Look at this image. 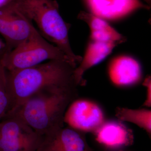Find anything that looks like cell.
Returning a JSON list of instances; mask_svg holds the SVG:
<instances>
[{"label": "cell", "mask_w": 151, "mask_h": 151, "mask_svg": "<svg viewBox=\"0 0 151 151\" xmlns=\"http://www.w3.org/2000/svg\"><path fill=\"white\" fill-rule=\"evenodd\" d=\"M78 17L89 26L92 41L115 42L119 44L126 41L123 35L103 19L83 11L79 13Z\"/></svg>", "instance_id": "obj_13"}, {"label": "cell", "mask_w": 151, "mask_h": 151, "mask_svg": "<svg viewBox=\"0 0 151 151\" xmlns=\"http://www.w3.org/2000/svg\"><path fill=\"white\" fill-rule=\"evenodd\" d=\"M144 1H145L147 3L149 4H150L151 0H144Z\"/></svg>", "instance_id": "obj_19"}, {"label": "cell", "mask_w": 151, "mask_h": 151, "mask_svg": "<svg viewBox=\"0 0 151 151\" xmlns=\"http://www.w3.org/2000/svg\"><path fill=\"white\" fill-rule=\"evenodd\" d=\"M16 1L17 0H0V8Z\"/></svg>", "instance_id": "obj_17"}, {"label": "cell", "mask_w": 151, "mask_h": 151, "mask_svg": "<svg viewBox=\"0 0 151 151\" xmlns=\"http://www.w3.org/2000/svg\"><path fill=\"white\" fill-rule=\"evenodd\" d=\"M35 151H92L81 133L59 127L42 135Z\"/></svg>", "instance_id": "obj_8"}, {"label": "cell", "mask_w": 151, "mask_h": 151, "mask_svg": "<svg viewBox=\"0 0 151 151\" xmlns=\"http://www.w3.org/2000/svg\"><path fill=\"white\" fill-rule=\"evenodd\" d=\"M42 137L15 117H4L0 122V151H35Z\"/></svg>", "instance_id": "obj_6"}, {"label": "cell", "mask_w": 151, "mask_h": 151, "mask_svg": "<svg viewBox=\"0 0 151 151\" xmlns=\"http://www.w3.org/2000/svg\"><path fill=\"white\" fill-rule=\"evenodd\" d=\"M11 107L10 96L6 80V70L3 65L0 52V122Z\"/></svg>", "instance_id": "obj_15"}, {"label": "cell", "mask_w": 151, "mask_h": 151, "mask_svg": "<svg viewBox=\"0 0 151 151\" xmlns=\"http://www.w3.org/2000/svg\"><path fill=\"white\" fill-rule=\"evenodd\" d=\"M14 2L27 17L35 23L42 37L54 44L76 64L81 62L82 57L75 54L70 45V24L60 16L56 1L17 0Z\"/></svg>", "instance_id": "obj_3"}, {"label": "cell", "mask_w": 151, "mask_h": 151, "mask_svg": "<svg viewBox=\"0 0 151 151\" xmlns=\"http://www.w3.org/2000/svg\"><path fill=\"white\" fill-rule=\"evenodd\" d=\"M119 121L130 122L151 134V111L146 109H131L119 108L116 111Z\"/></svg>", "instance_id": "obj_14"}, {"label": "cell", "mask_w": 151, "mask_h": 151, "mask_svg": "<svg viewBox=\"0 0 151 151\" xmlns=\"http://www.w3.org/2000/svg\"><path fill=\"white\" fill-rule=\"evenodd\" d=\"M108 75L110 81L117 87H130L139 84L142 78L139 63L134 58L120 55L109 63Z\"/></svg>", "instance_id": "obj_11"}, {"label": "cell", "mask_w": 151, "mask_h": 151, "mask_svg": "<svg viewBox=\"0 0 151 151\" xmlns=\"http://www.w3.org/2000/svg\"><path fill=\"white\" fill-rule=\"evenodd\" d=\"M143 85L146 88V100L143 106L151 107V80L150 76L145 78Z\"/></svg>", "instance_id": "obj_16"}, {"label": "cell", "mask_w": 151, "mask_h": 151, "mask_svg": "<svg viewBox=\"0 0 151 151\" xmlns=\"http://www.w3.org/2000/svg\"><path fill=\"white\" fill-rule=\"evenodd\" d=\"M6 70L23 69L41 64L45 60H58L76 64L56 46L50 43L40 33L10 51L0 52Z\"/></svg>", "instance_id": "obj_4"}, {"label": "cell", "mask_w": 151, "mask_h": 151, "mask_svg": "<svg viewBox=\"0 0 151 151\" xmlns=\"http://www.w3.org/2000/svg\"><path fill=\"white\" fill-rule=\"evenodd\" d=\"M95 140L110 151H120L134 141L132 130L120 121L104 122L94 132Z\"/></svg>", "instance_id": "obj_9"}, {"label": "cell", "mask_w": 151, "mask_h": 151, "mask_svg": "<svg viewBox=\"0 0 151 151\" xmlns=\"http://www.w3.org/2000/svg\"><path fill=\"white\" fill-rule=\"evenodd\" d=\"M38 33L14 2L0 8V34L5 40L6 52L16 48Z\"/></svg>", "instance_id": "obj_5"}, {"label": "cell", "mask_w": 151, "mask_h": 151, "mask_svg": "<svg viewBox=\"0 0 151 151\" xmlns=\"http://www.w3.org/2000/svg\"><path fill=\"white\" fill-rule=\"evenodd\" d=\"M115 42H102L91 41L86 47L79 66L75 68L74 77L76 85H83V76L86 70L105 59L118 45Z\"/></svg>", "instance_id": "obj_12"}, {"label": "cell", "mask_w": 151, "mask_h": 151, "mask_svg": "<svg viewBox=\"0 0 151 151\" xmlns=\"http://www.w3.org/2000/svg\"><path fill=\"white\" fill-rule=\"evenodd\" d=\"M6 47L5 42H4L0 38V51L3 50Z\"/></svg>", "instance_id": "obj_18"}, {"label": "cell", "mask_w": 151, "mask_h": 151, "mask_svg": "<svg viewBox=\"0 0 151 151\" xmlns=\"http://www.w3.org/2000/svg\"><path fill=\"white\" fill-rule=\"evenodd\" d=\"M75 66L64 60H52L32 67L6 70L11 110L32 94L49 88L70 89L77 86Z\"/></svg>", "instance_id": "obj_1"}, {"label": "cell", "mask_w": 151, "mask_h": 151, "mask_svg": "<svg viewBox=\"0 0 151 151\" xmlns=\"http://www.w3.org/2000/svg\"><path fill=\"white\" fill-rule=\"evenodd\" d=\"M123 151V150H121V151Z\"/></svg>", "instance_id": "obj_20"}, {"label": "cell", "mask_w": 151, "mask_h": 151, "mask_svg": "<svg viewBox=\"0 0 151 151\" xmlns=\"http://www.w3.org/2000/svg\"><path fill=\"white\" fill-rule=\"evenodd\" d=\"M75 91V88L41 90L12 108L4 117L18 118L42 136L63 127L64 114Z\"/></svg>", "instance_id": "obj_2"}, {"label": "cell", "mask_w": 151, "mask_h": 151, "mask_svg": "<svg viewBox=\"0 0 151 151\" xmlns=\"http://www.w3.org/2000/svg\"><path fill=\"white\" fill-rule=\"evenodd\" d=\"M91 14L104 20L115 21L139 9H149L140 0H84Z\"/></svg>", "instance_id": "obj_10"}, {"label": "cell", "mask_w": 151, "mask_h": 151, "mask_svg": "<svg viewBox=\"0 0 151 151\" xmlns=\"http://www.w3.org/2000/svg\"><path fill=\"white\" fill-rule=\"evenodd\" d=\"M64 123L80 133H94L105 121L102 108L86 99L73 100L64 114Z\"/></svg>", "instance_id": "obj_7"}]
</instances>
